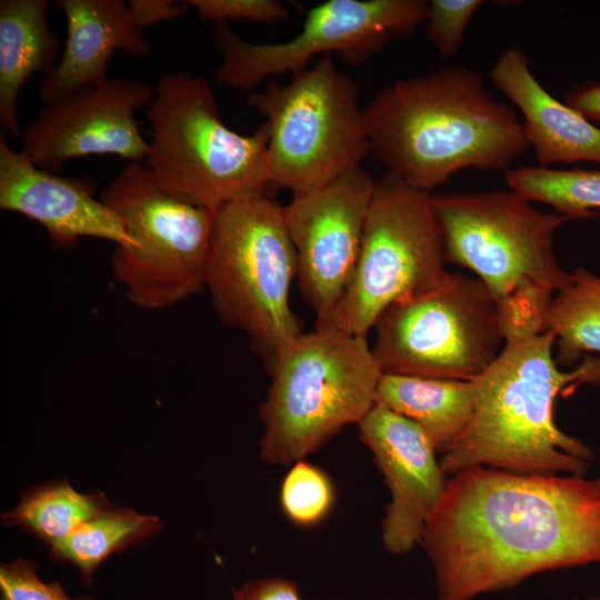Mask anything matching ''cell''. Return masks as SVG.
Here are the masks:
<instances>
[{
  "instance_id": "4fadbf2b",
  "label": "cell",
  "mask_w": 600,
  "mask_h": 600,
  "mask_svg": "<svg viewBox=\"0 0 600 600\" xmlns=\"http://www.w3.org/2000/svg\"><path fill=\"white\" fill-rule=\"evenodd\" d=\"M376 180L361 168L282 207L298 258V284L323 322L353 276Z\"/></svg>"
},
{
  "instance_id": "d6a6232c",
  "label": "cell",
  "mask_w": 600,
  "mask_h": 600,
  "mask_svg": "<svg viewBox=\"0 0 600 600\" xmlns=\"http://www.w3.org/2000/svg\"><path fill=\"white\" fill-rule=\"evenodd\" d=\"M573 600H600V596L589 597L587 599H573Z\"/></svg>"
},
{
  "instance_id": "484cf974",
  "label": "cell",
  "mask_w": 600,
  "mask_h": 600,
  "mask_svg": "<svg viewBox=\"0 0 600 600\" xmlns=\"http://www.w3.org/2000/svg\"><path fill=\"white\" fill-rule=\"evenodd\" d=\"M482 0H430L426 22L429 40L441 57L457 54L464 34Z\"/></svg>"
},
{
  "instance_id": "8992f818",
  "label": "cell",
  "mask_w": 600,
  "mask_h": 600,
  "mask_svg": "<svg viewBox=\"0 0 600 600\" xmlns=\"http://www.w3.org/2000/svg\"><path fill=\"white\" fill-rule=\"evenodd\" d=\"M147 118L151 139L146 167L168 190L218 211L272 189L264 123L251 136L228 128L202 76L163 74Z\"/></svg>"
},
{
  "instance_id": "5b68a950",
  "label": "cell",
  "mask_w": 600,
  "mask_h": 600,
  "mask_svg": "<svg viewBox=\"0 0 600 600\" xmlns=\"http://www.w3.org/2000/svg\"><path fill=\"white\" fill-rule=\"evenodd\" d=\"M267 369L260 454L282 466L304 460L358 424L376 404L382 376L367 337L326 329L299 334Z\"/></svg>"
},
{
  "instance_id": "7c38bea8",
  "label": "cell",
  "mask_w": 600,
  "mask_h": 600,
  "mask_svg": "<svg viewBox=\"0 0 600 600\" xmlns=\"http://www.w3.org/2000/svg\"><path fill=\"white\" fill-rule=\"evenodd\" d=\"M427 0H328L311 8L293 38L252 43L227 22H216L212 40L222 54L217 82L250 90L270 77L299 73L317 56L339 54L348 62L370 58L394 38L426 22Z\"/></svg>"
},
{
  "instance_id": "ac0fdd59",
  "label": "cell",
  "mask_w": 600,
  "mask_h": 600,
  "mask_svg": "<svg viewBox=\"0 0 600 600\" xmlns=\"http://www.w3.org/2000/svg\"><path fill=\"white\" fill-rule=\"evenodd\" d=\"M490 78L521 112L526 140L540 167L600 164V127L548 92L530 70L521 49L503 50Z\"/></svg>"
},
{
  "instance_id": "5bb4252c",
  "label": "cell",
  "mask_w": 600,
  "mask_h": 600,
  "mask_svg": "<svg viewBox=\"0 0 600 600\" xmlns=\"http://www.w3.org/2000/svg\"><path fill=\"white\" fill-rule=\"evenodd\" d=\"M153 89L141 81L104 82L44 104L21 130L20 152L38 168L57 171L74 158L113 154L146 160L149 149L134 112L149 107Z\"/></svg>"
},
{
  "instance_id": "3957f363",
  "label": "cell",
  "mask_w": 600,
  "mask_h": 600,
  "mask_svg": "<svg viewBox=\"0 0 600 600\" xmlns=\"http://www.w3.org/2000/svg\"><path fill=\"white\" fill-rule=\"evenodd\" d=\"M554 336L504 343L497 360L473 380L472 418L440 459L444 474L472 467L517 473L583 476L594 456L553 419L558 396L582 384L600 386V357L584 356L564 372L553 357Z\"/></svg>"
},
{
  "instance_id": "9a60e30c",
  "label": "cell",
  "mask_w": 600,
  "mask_h": 600,
  "mask_svg": "<svg viewBox=\"0 0 600 600\" xmlns=\"http://www.w3.org/2000/svg\"><path fill=\"white\" fill-rule=\"evenodd\" d=\"M358 429L390 491L381 524L382 542L390 553H406L421 542L448 480L431 441L406 417L376 403Z\"/></svg>"
},
{
  "instance_id": "9c48e42d",
  "label": "cell",
  "mask_w": 600,
  "mask_h": 600,
  "mask_svg": "<svg viewBox=\"0 0 600 600\" xmlns=\"http://www.w3.org/2000/svg\"><path fill=\"white\" fill-rule=\"evenodd\" d=\"M100 200L131 239L130 246L116 248L111 268L132 304L166 309L206 289L218 211L168 190L139 162L127 166Z\"/></svg>"
},
{
  "instance_id": "e0dca14e",
  "label": "cell",
  "mask_w": 600,
  "mask_h": 600,
  "mask_svg": "<svg viewBox=\"0 0 600 600\" xmlns=\"http://www.w3.org/2000/svg\"><path fill=\"white\" fill-rule=\"evenodd\" d=\"M67 21L66 46L39 86L43 104L104 82L116 50L146 58L151 47L123 0H58Z\"/></svg>"
},
{
  "instance_id": "83f0119b",
  "label": "cell",
  "mask_w": 600,
  "mask_h": 600,
  "mask_svg": "<svg viewBox=\"0 0 600 600\" xmlns=\"http://www.w3.org/2000/svg\"><path fill=\"white\" fill-rule=\"evenodd\" d=\"M196 9L199 19L226 22L243 19L252 22L272 23L290 18V11L277 0H187Z\"/></svg>"
},
{
  "instance_id": "ffe728a7",
  "label": "cell",
  "mask_w": 600,
  "mask_h": 600,
  "mask_svg": "<svg viewBox=\"0 0 600 600\" xmlns=\"http://www.w3.org/2000/svg\"><path fill=\"white\" fill-rule=\"evenodd\" d=\"M376 403L414 422L437 453L444 454L472 418L474 386L472 381L382 373Z\"/></svg>"
},
{
  "instance_id": "d4e9b609",
  "label": "cell",
  "mask_w": 600,
  "mask_h": 600,
  "mask_svg": "<svg viewBox=\"0 0 600 600\" xmlns=\"http://www.w3.org/2000/svg\"><path fill=\"white\" fill-rule=\"evenodd\" d=\"M281 507L287 518L300 527L321 522L331 511L334 489L320 468L299 460L286 474L281 491Z\"/></svg>"
},
{
  "instance_id": "30bf717a",
  "label": "cell",
  "mask_w": 600,
  "mask_h": 600,
  "mask_svg": "<svg viewBox=\"0 0 600 600\" xmlns=\"http://www.w3.org/2000/svg\"><path fill=\"white\" fill-rule=\"evenodd\" d=\"M431 196L389 173L376 180L351 281L316 329L367 337L389 306L443 282L449 272Z\"/></svg>"
},
{
  "instance_id": "7402d4cb",
  "label": "cell",
  "mask_w": 600,
  "mask_h": 600,
  "mask_svg": "<svg viewBox=\"0 0 600 600\" xmlns=\"http://www.w3.org/2000/svg\"><path fill=\"white\" fill-rule=\"evenodd\" d=\"M544 332L554 336L558 364L600 353V277L581 267L570 272L569 283L553 297Z\"/></svg>"
},
{
  "instance_id": "277c9868",
  "label": "cell",
  "mask_w": 600,
  "mask_h": 600,
  "mask_svg": "<svg viewBox=\"0 0 600 600\" xmlns=\"http://www.w3.org/2000/svg\"><path fill=\"white\" fill-rule=\"evenodd\" d=\"M446 260L471 270L496 301L504 343L544 332L553 293L570 281L553 236L571 218L513 190L432 194Z\"/></svg>"
},
{
  "instance_id": "4316f807",
  "label": "cell",
  "mask_w": 600,
  "mask_h": 600,
  "mask_svg": "<svg viewBox=\"0 0 600 600\" xmlns=\"http://www.w3.org/2000/svg\"><path fill=\"white\" fill-rule=\"evenodd\" d=\"M29 559H14L0 567L1 600H97L91 596L71 598L57 581L46 582Z\"/></svg>"
},
{
  "instance_id": "d6986e66",
  "label": "cell",
  "mask_w": 600,
  "mask_h": 600,
  "mask_svg": "<svg viewBox=\"0 0 600 600\" xmlns=\"http://www.w3.org/2000/svg\"><path fill=\"white\" fill-rule=\"evenodd\" d=\"M47 0L0 1V127L20 140L18 98L29 78L58 63L60 37L47 21Z\"/></svg>"
},
{
  "instance_id": "2e32d148",
  "label": "cell",
  "mask_w": 600,
  "mask_h": 600,
  "mask_svg": "<svg viewBox=\"0 0 600 600\" xmlns=\"http://www.w3.org/2000/svg\"><path fill=\"white\" fill-rule=\"evenodd\" d=\"M94 182L44 171L0 136V208L41 224L58 249L74 247L83 237L131 244L119 216L93 197Z\"/></svg>"
},
{
  "instance_id": "7a4b0ae2",
  "label": "cell",
  "mask_w": 600,
  "mask_h": 600,
  "mask_svg": "<svg viewBox=\"0 0 600 600\" xmlns=\"http://www.w3.org/2000/svg\"><path fill=\"white\" fill-rule=\"evenodd\" d=\"M363 114L374 158L428 193L464 169L507 171L529 148L514 110L463 66L384 86Z\"/></svg>"
},
{
  "instance_id": "4dcf8cb0",
  "label": "cell",
  "mask_w": 600,
  "mask_h": 600,
  "mask_svg": "<svg viewBox=\"0 0 600 600\" xmlns=\"http://www.w3.org/2000/svg\"><path fill=\"white\" fill-rule=\"evenodd\" d=\"M564 102L600 127V81H587L572 88Z\"/></svg>"
},
{
  "instance_id": "603a6c76",
  "label": "cell",
  "mask_w": 600,
  "mask_h": 600,
  "mask_svg": "<svg viewBox=\"0 0 600 600\" xmlns=\"http://www.w3.org/2000/svg\"><path fill=\"white\" fill-rule=\"evenodd\" d=\"M110 504L101 492L81 493L68 481H60L27 491L14 509L2 514V521L24 529L51 547Z\"/></svg>"
},
{
  "instance_id": "44dd1931",
  "label": "cell",
  "mask_w": 600,
  "mask_h": 600,
  "mask_svg": "<svg viewBox=\"0 0 600 600\" xmlns=\"http://www.w3.org/2000/svg\"><path fill=\"white\" fill-rule=\"evenodd\" d=\"M161 526L157 516L110 504L66 539L51 546L49 554L57 561L76 567L82 582L90 586L94 571L110 554L148 539Z\"/></svg>"
},
{
  "instance_id": "f546056e",
  "label": "cell",
  "mask_w": 600,
  "mask_h": 600,
  "mask_svg": "<svg viewBox=\"0 0 600 600\" xmlns=\"http://www.w3.org/2000/svg\"><path fill=\"white\" fill-rule=\"evenodd\" d=\"M128 3L137 26L142 31L157 22L182 17L188 7L183 1L176 4L172 0H130Z\"/></svg>"
},
{
  "instance_id": "cb8c5ba5",
  "label": "cell",
  "mask_w": 600,
  "mask_h": 600,
  "mask_svg": "<svg viewBox=\"0 0 600 600\" xmlns=\"http://www.w3.org/2000/svg\"><path fill=\"white\" fill-rule=\"evenodd\" d=\"M509 189L527 200L551 206L571 220L600 216V170L522 166L504 171Z\"/></svg>"
},
{
  "instance_id": "f1b7e54d",
  "label": "cell",
  "mask_w": 600,
  "mask_h": 600,
  "mask_svg": "<svg viewBox=\"0 0 600 600\" xmlns=\"http://www.w3.org/2000/svg\"><path fill=\"white\" fill-rule=\"evenodd\" d=\"M233 600H302L298 586L279 577L248 581L233 590Z\"/></svg>"
},
{
  "instance_id": "ba28073f",
  "label": "cell",
  "mask_w": 600,
  "mask_h": 600,
  "mask_svg": "<svg viewBox=\"0 0 600 600\" xmlns=\"http://www.w3.org/2000/svg\"><path fill=\"white\" fill-rule=\"evenodd\" d=\"M358 94L356 81L324 56L288 83L249 96L266 119L272 188L302 194L361 168L371 149Z\"/></svg>"
},
{
  "instance_id": "52a82bcc",
  "label": "cell",
  "mask_w": 600,
  "mask_h": 600,
  "mask_svg": "<svg viewBox=\"0 0 600 600\" xmlns=\"http://www.w3.org/2000/svg\"><path fill=\"white\" fill-rule=\"evenodd\" d=\"M297 272L296 248L277 202L258 194L218 210L206 288L220 319L247 334L266 367L302 333L289 301Z\"/></svg>"
},
{
  "instance_id": "6da1fadb",
  "label": "cell",
  "mask_w": 600,
  "mask_h": 600,
  "mask_svg": "<svg viewBox=\"0 0 600 600\" xmlns=\"http://www.w3.org/2000/svg\"><path fill=\"white\" fill-rule=\"evenodd\" d=\"M438 600H472L537 573L600 563V497L574 474L463 469L421 538Z\"/></svg>"
},
{
  "instance_id": "8fae6325",
  "label": "cell",
  "mask_w": 600,
  "mask_h": 600,
  "mask_svg": "<svg viewBox=\"0 0 600 600\" xmlns=\"http://www.w3.org/2000/svg\"><path fill=\"white\" fill-rule=\"evenodd\" d=\"M371 347L382 373L473 381L504 337L494 299L478 279L448 273L438 287L389 306Z\"/></svg>"
},
{
  "instance_id": "1f68e13d",
  "label": "cell",
  "mask_w": 600,
  "mask_h": 600,
  "mask_svg": "<svg viewBox=\"0 0 600 600\" xmlns=\"http://www.w3.org/2000/svg\"><path fill=\"white\" fill-rule=\"evenodd\" d=\"M593 484H594V488L598 492V496L600 497V474L598 476L597 479L592 480Z\"/></svg>"
}]
</instances>
